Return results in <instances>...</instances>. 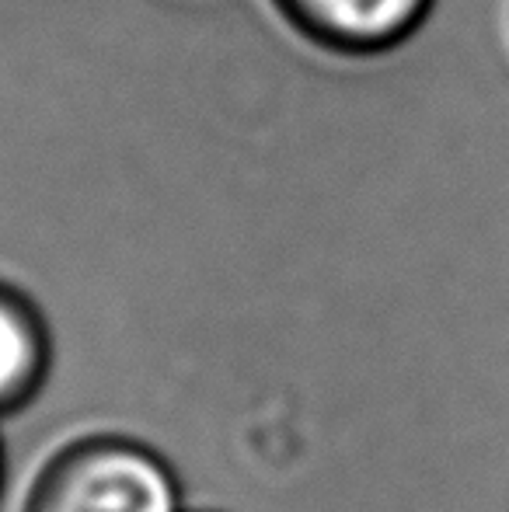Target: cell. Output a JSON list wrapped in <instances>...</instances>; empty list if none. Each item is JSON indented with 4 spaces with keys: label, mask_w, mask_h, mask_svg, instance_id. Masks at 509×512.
<instances>
[{
    "label": "cell",
    "mask_w": 509,
    "mask_h": 512,
    "mask_svg": "<svg viewBox=\"0 0 509 512\" xmlns=\"http://www.w3.org/2000/svg\"><path fill=\"white\" fill-rule=\"evenodd\" d=\"M25 512H182V492L154 450L133 439L95 436L42 467Z\"/></svg>",
    "instance_id": "cell-1"
},
{
    "label": "cell",
    "mask_w": 509,
    "mask_h": 512,
    "mask_svg": "<svg viewBox=\"0 0 509 512\" xmlns=\"http://www.w3.org/2000/svg\"><path fill=\"white\" fill-rule=\"evenodd\" d=\"M307 49L342 63L394 56L429 25L440 0H265Z\"/></svg>",
    "instance_id": "cell-2"
},
{
    "label": "cell",
    "mask_w": 509,
    "mask_h": 512,
    "mask_svg": "<svg viewBox=\"0 0 509 512\" xmlns=\"http://www.w3.org/2000/svg\"><path fill=\"white\" fill-rule=\"evenodd\" d=\"M49 370V331L25 293L0 283V415L39 394Z\"/></svg>",
    "instance_id": "cell-3"
},
{
    "label": "cell",
    "mask_w": 509,
    "mask_h": 512,
    "mask_svg": "<svg viewBox=\"0 0 509 512\" xmlns=\"http://www.w3.org/2000/svg\"><path fill=\"white\" fill-rule=\"evenodd\" d=\"M0 474H4V460H0Z\"/></svg>",
    "instance_id": "cell-4"
}]
</instances>
